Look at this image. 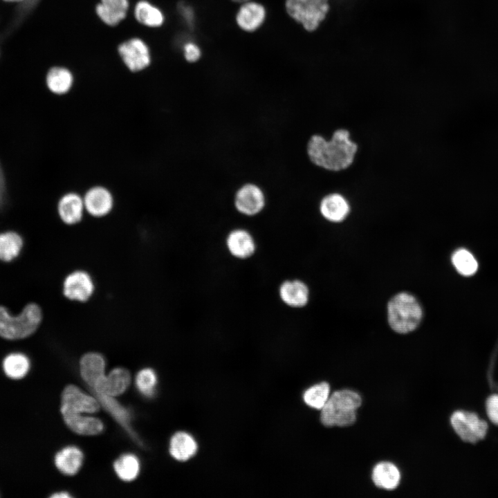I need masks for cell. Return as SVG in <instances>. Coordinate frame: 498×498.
<instances>
[{"label":"cell","mask_w":498,"mask_h":498,"mask_svg":"<svg viewBox=\"0 0 498 498\" xmlns=\"http://www.w3.org/2000/svg\"><path fill=\"white\" fill-rule=\"evenodd\" d=\"M349 131L335 130L327 140L320 134L308 140L306 154L309 161L322 169L338 172L348 168L353 162L358 145L350 140Z\"/></svg>","instance_id":"6da1fadb"},{"label":"cell","mask_w":498,"mask_h":498,"mask_svg":"<svg viewBox=\"0 0 498 498\" xmlns=\"http://www.w3.org/2000/svg\"><path fill=\"white\" fill-rule=\"evenodd\" d=\"M362 399L356 391L343 389L335 391L321 409L320 421L326 427H347L356 420V410Z\"/></svg>","instance_id":"7a4b0ae2"},{"label":"cell","mask_w":498,"mask_h":498,"mask_svg":"<svg viewBox=\"0 0 498 498\" xmlns=\"http://www.w3.org/2000/svg\"><path fill=\"white\" fill-rule=\"evenodd\" d=\"M42 320V311L36 304L26 305L17 315L0 306V336L8 340L25 338L32 335Z\"/></svg>","instance_id":"3957f363"},{"label":"cell","mask_w":498,"mask_h":498,"mask_svg":"<svg viewBox=\"0 0 498 498\" xmlns=\"http://www.w3.org/2000/svg\"><path fill=\"white\" fill-rule=\"evenodd\" d=\"M387 312L390 326L400 333L414 331L422 317V310L418 301L407 293L392 297L388 303Z\"/></svg>","instance_id":"277c9868"},{"label":"cell","mask_w":498,"mask_h":498,"mask_svg":"<svg viewBox=\"0 0 498 498\" xmlns=\"http://www.w3.org/2000/svg\"><path fill=\"white\" fill-rule=\"evenodd\" d=\"M268 204L267 194L263 187L254 181H246L235 190L232 205L241 216L252 218L261 214Z\"/></svg>","instance_id":"5b68a950"},{"label":"cell","mask_w":498,"mask_h":498,"mask_svg":"<svg viewBox=\"0 0 498 498\" xmlns=\"http://www.w3.org/2000/svg\"><path fill=\"white\" fill-rule=\"evenodd\" d=\"M289 16L308 32L316 30L329 10V0H286Z\"/></svg>","instance_id":"8992f818"},{"label":"cell","mask_w":498,"mask_h":498,"mask_svg":"<svg viewBox=\"0 0 498 498\" xmlns=\"http://www.w3.org/2000/svg\"><path fill=\"white\" fill-rule=\"evenodd\" d=\"M95 290L94 277L83 268L72 270L64 277L62 284L64 297L75 303H87L93 297Z\"/></svg>","instance_id":"52a82bcc"},{"label":"cell","mask_w":498,"mask_h":498,"mask_svg":"<svg viewBox=\"0 0 498 498\" xmlns=\"http://www.w3.org/2000/svg\"><path fill=\"white\" fill-rule=\"evenodd\" d=\"M451 425L464 442L477 443L483 440L488 433V423L474 412L459 409L454 412L450 416Z\"/></svg>","instance_id":"ba28073f"},{"label":"cell","mask_w":498,"mask_h":498,"mask_svg":"<svg viewBox=\"0 0 498 498\" xmlns=\"http://www.w3.org/2000/svg\"><path fill=\"white\" fill-rule=\"evenodd\" d=\"M225 247L234 259L246 261L253 257L257 250V242L250 230L243 227L230 230L225 237Z\"/></svg>","instance_id":"9c48e42d"},{"label":"cell","mask_w":498,"mask_h":498,"mask_svg":"<svg viewBox=\"0 0 498 498\" xmlns=\"http://www.w3.org/2000/svg\"><path fill=\"white\" fill-rule=\"evenodd\" d=\"M100 404L95 396L83 392L74 385H67L62 393L61 413L93 414L97 412Z\"/></svg>","instance_id":"30bf717a"},{"label":"cell","mask_w":498,"mask_h":498,"mask_svg":"<svg viewBox=\"0 0 498 498\" xmlns=\"http://www.w3.org/2000/svg\"><path fill=\"white\" fill-rule=\"evenodd\" d=\"M118 52L125 66L131 72H139L151 63V55L146 43L140 38H131L118 47Z\"/></svg>","instance_id":"8fae6325"},{"label":"cell","mask_w":498,"mask_h":498,"mask_svg":"<svg viewBox=\"0 0 498 498\" xmlns=\"http://www.w3.org/2000/svg\"><path fill=\"white\" fill-rule=\"evenodd\" d=\"M83 200L86 213L96 219L109 215L114 207L111 192L102 185L90 187L83 195Z\"/></svg>","instance_id":"7c38bea8"},{"label":"cell","mask_w":498,"mask_h":498,"mask_svg":"<svg viewBox=\"0 0 498 498\" xmlns=\"http://www.w3.org/2000/svg\"><path fill=\"white\" fill-rule=\"evenodd\" d=\"M277 295L280 302L286 307L299 309L308 303L310 291L304 281L297 278H288L279 284Z\"/></svg>","instance_id":"4fadbf2b"},{"label":"cell","mask_w":498,"mask_h":498,"mask_svg":"<svg viewBox=\"0 0 498 498\" xmlns=\"http://www.w3.org/2000/svg\"><path fill=\"white\" fill-rule=\"evenodd\" d=\"M57 213L65 225L74 226L79 224L86 213L83 196L74 192L64 194L58 201Z\"/></svg>","instance_id":"5bb4252c"},{"label":"cell","mask_w":498,"mask_h":498,"mask_svg":"<svg viewBox=\"0 0 498 498\" xmlns=\"http://www.w3.org/2000/svg\"><path fill=\"white\" fill-rule=\"evenodd\" d=\"M80 370L84 381L93 390L105 376V359L100 353L87 352L80 358Z\"/></svg>","instance_id":"9a60e30c"},{"label":"cell","mask_w":498,"mask_h":498,"mask_svg":"<svg viewBox=\"0 0 498 498\" xmlns=\"http://www.w3.org/2000/svg\"><path fill=\"white\" fill-rule=\"evenodd\" d=\"M102 406L127 432L129 436L139 445H142L136 432L131 425V414L129 410L118 403L113 396L104 394L94 393Z\"/></svg>","instance_id":"2e32d148"},{"label":"cell","mask_w":498,"mask_h":498,"mask_svg":"<svg viewBox=\"0 0 498 498\" xmlns=\"http://www.w3.org/2000/svg\"><path fill=\"white\" fill-rule=\"evenodd\" d=\"M130 382L129 371L124 368L117 367L111 370L108 375H105L93 391L116 397L123 394Z\"/></svg>","instance_id":"e0dca14e"},{"label":"cell","mask_w":498,"mask_h":498,"mask_svg":"<svg viewBox=\"0 0 498 498\" xmlns=\"http://www.w3.org/2000/svg\"><path fill=\"white\" fill-rule=\"evenodd\" d=\"M266 18V10L263 5L248 1L240 6L236 15V21L239 28L247 32L258 29Z\"/></svg>","instance_id":"ac0fdd59"},{"label":"cell","mask_w":498,"mask_h":498,"mask_svg":"<svg viewBox=\"0 0 498 498\" xmlns=\"http://www.w3.org/2000/svg\"><path fill=\"white\" fill-rule=\"evenodd\" d=\"M319 210L327 221L340 222L348 215L350 208L347 199L341 194L331 193L324 196L320 201Z\"/></svg>","instance_id":"d6986e66"},{"label":"cell","mask_w":498,"mask_h":498,"mask_svg":"<svg viewBox=\"0 0 498 498\" xmlns=\"http://www.w3.org/2000/svg\"><path fill=\"white\" fill-rule=\"evenodd\" d=\"M129 7V0H100L95 12L102 22L114 26L126 17Z\"/></svg>","instance_id":"ffe728a7"},{"label":"cell","mask_w":498,"mask_h":498,"mask_svg":"<svg viewBox=\"0 0 498 498\" xmlns=\"http://www.w3.org/2000/svg\"><path fill=\"white\" fill-rule=\"evenodd\" d=\"M66 425L74 432L81 435H95L102 432L104 425L101 420L82 414H62Z\"/></svg>","instance_id":"44dd1931"},{"label":"cell","mask_w":498,"mask_h":498,"mask_svg":"<svg viewBox=\"0 0 498 498\" xmlns=\"http://www.w3.org/2000/svg\"><path fill=\"white\" fill-rule=\"evenodd\" d=\"M83 462V453L77 447L68 446L57 453L55 463L57 468L66 475L75 474Z\"/></svg>","instance_id":"7402d4cb"},{"label":"cell","mask_w":498,"mask_h":498,"mask_svg":"<svg viewBox=\"0 0 498 498\" xmlns=\"http://www.w3.org/2000/svg\"><path fill=\"white\" fill-rule=\"evenodd\" d=\"M197 448L196 442L191 435L178 432L171 439L169 453L175 459L185 461L196 454Z\"/></svg>","instance_id":"603a6c76"},{"label":"cell","mask_w":498,"mask_h":498,"mask_svg":"<svg viewBox=\"0 0 498 498\" xmlns=\"http://www.w3.org/2000/svg\"><path fill=\"white\" fill-rule=\"evenodd\" d=\"M400 479V472L393 463L381 462L373 469L372 480L380 488L394 490L399 485Z\"/></svg>","instance_id":"cb8c5ba5"},{"label":"cell","mask_w":498,"mask_h":498,"mask_svg":"<svg viewBox=\"0 0 498 498\" xmlns=\"http://www.w3.org/2000/svg\"><path fill=\"white\" fill-rule=\"evenodd\" d=\"M46 81L52 93L64 95L71 89L74 78L72 73L66 68L55 66L48 72Z\"/></svg>","instance_id":"d4e9b609"},{"label":"cell","mask_w":498,"mask_h":498,"mask_svg":"<svg viewBox=\"0 0 498 498\" xmlns=\"http://www.w3.org/2000/svg\"><path fill=\"white\" fill-rule=\"evenodd\" d=\"M134 17L139 23L151 28L160 27L165 21L162 11L146 0L139 1L136 4Z\"/></svg>","instance_id":"484cf974"},{"label":"cell","mask_w":498,"mask_h":498,"mask_svg":"<svg viewBox=\"0 0 498 498\" xmlns=\"http://www.w3.org/2000/svg\"><path fill=\"white\" fill-rule=\"evenodd\" d=\"M29 368L30 361L23 353H10L3 361L4 373L12 379L17 380L24 378L28 372Z\"/></svg>","instance_id":"4316f807"},{"label":"cell","mask_w":498,"mask_h":498,"mask_svg":"<svg viewBox=\"0 0 498 498\" xmlns=\"http://www.w3.org/2000/svg\"><path fill=\"white\" fill-rule=\"evenodd\" d=\"M118 477L124 481H131L138 475L140 463L138 459L132 454L120 456L113 463Z\"/></svg>","instance_id":"83f0119b"},{"label":"cell","mask_w":498,"mask_h":498,"mask_svg":"<svg viewBox=\"0 0 498 498\" xmlns=\"http://www.w3.org/2000/svg\"><path fill=\"white\" fill-rule=\"evenodd\" d=\"M23 246L21 237L16 232L0 234V259L10 261L19 254Z\"/></svg>","instance_id":"f1b7e54d"},{"label":"cell","mask_w":498,"mask_h":498,"mask_svg":"<svg viewBox=\"0 0 498 498\" xmlns=\"http://www.w3.org/2000/svg\"><path fill=\"white\" fill-rule=\"evenodd\" d=\"M330 386L326 382H320L308 388L303 395L305 403L309 407L322 409L329 398Z\"/></svg>","instance_id":"f546056e"},{"label":"cell","mask_w":498,"mask_h":498,"mask_svg":"<svg viewBox=\"0 0 498 498\" xmlns=\"http://www.w3.org/2000/svg\"><path fill=\"white\" fill-rule=\"evenodd\" d=\"M452 261L457 272L463 276H471L477 270L476 259L466 249L456 250L452 255Z\"/></svg>","instance_id":"4dcf8cb0"},{"label":"cell","mask_w":498,"mask_h":498,"mask_svg":"<svg viewBox=\"0 0 498 498\" xmlns=\"http://www.w3.org/2000/svg\"><path fill=\"white\" fill-rule=\"evenodd\" d=\"M157 383V376L151 368L140 370L136 378V385L139 391L144 396L150 397L154 394Z\"/></svg>","instance_id":"1f68e13d"},{"label":"cell","mask_w":498,"mask_h":498,"mask_svg":"<svg viewBox=\"0 0 498 498\" xmlns=\"http://www.w3.org/2000/svg\"><path fill=\"white\" fill-rule=\"evenodd\" d=\"M486 411L490 421L498 425V394H492L486 400Z\"/></svg>","instance_id":"d6a6232c"},{"label":"cell","mask_w":498,"mask_h":498,"mask_svg":"<svg viewBox=\"0 0 498 498\" xmlns=\"http://www.w3.org/2000/svg\"><path fill=\"white\" fill-rule=\"evenodd\" d=\"M183 54L187 62H195L200 58L201 53L199 47L196 44L187 42L183 46Z\"/></svg>","instance_id":"836d02e7"},{"label":"cell","mask_w":498,"mask_h":498,"mask_svg":"<svg viewBox=\"0 0 498 498\" xmlns=\"http://www.w3.org/2000/svg\"><path fill=\"white\" fill-rule=\"evenodd\" d=\"M178 10L187 25L192 26L194 21V15L192 8L181 3L178 6Z\"/></svg>","instance_id":"e575fe53"},{"label":"cell","mask_w":498,"mask_h":498,"mask_svg":"<svg viewBox=\"0 0 498 498\" xmlns=\"http://www.w3.org/2000/svg\"><path fill=\"white\" fill-rule=\"evenodd\" d=\"M5 192V183L2 170L0 167V203L3 200V196Z\"/></svg>","instance_id":"d590c367"},{"label":"cell","mask_w":498,"mask_h":498,"mask_svg":"<svg viewBox=\"0 0 498 498\" xmlns=\"http://www.w3.org/2000/svg\"><path fill=\"white\" fill-rule=\"evenodd\" d=\"M51 497L53 498H69L71 497V495H70L68 492H59L53 494L51 495Z\"/></svg>","instance_id":"8d00e7d4"},{"label":"cell","mask_w":498,"mask_h":498,"mask_svg":"<svg viewBox=\"0 0 498 498\" xmlns=\"http://www.w3.org/2000/svg\"><path fill=\"white\" fill-rule=\"evenodd\" d=\"M232 1H234V2H236V3H244V2H246V1H251V0H232Z\"/></svg>","instance_id":"74e56055"},{"label":"cell","mask_w":498,"mask_h":498,"mask_svg":"<svg viewBox=\"0 0 498 498\" xmlns=\"http://www.w3.org/2000/svg\"><path fill=\"white\" fill-rule=\"evenodd\" d=\"M4 1H9V2H22L24 0H4Z\"/></svg>","instance_id":"f35d334b"}]
</instances>
